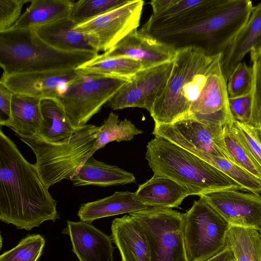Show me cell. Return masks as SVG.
Listing matches in <instances>:
<instances>
[{
  "label": "cell",
  "mask_w": 261,
  "mask_h": 261,
  "mask_svg": "<svg viewBox=\"0 0 261 261\" xmlns=\"http://www.w3.org/2000/svg\"><path fill=\"white\" fill-rule=\"evenodd\" d=\"M222 55V53L217 55L205 84L192 103L187 117L221 125L232 124L235 120L229 107L227 81L221 65Z\"/></svg>",
  "instance_id": "4fadbf2b"
},
{
  "label": "cell",
  "mask_w": 261,
  "mask_h": 261,
  "mask_svg": "<svg viewBox=\"0 0 261 261\" xmlns=\"http://www.w3.org/2000/svg\"><path fill=\"white\" fill-rule=\"evenodd\" d=\"M129 0H80L74 2L68 17L76 25L120 7Z\"/></svg>",
  "instance_id": "1f68e13d"
},
{
  "label": "cell",
  "mask_w": 261,
  "mask_h": 261,
  "mask_svg": "<svg viewBox=\"0 0 261 261\" xmlns=\"http://www.w3.org/2000/svg\"><path fill=\"white\" fill-rule=\"evenodd\" d=\"M41 110L43 120L36 136L53 144L68 142L77 130L72 125L60 101L54 99H42Z\"/></svg>",
  "instance_id": "d4e9b609"
},
{
  "label": "cell",
  "mask_w": 261,
  "mask_h": 261,
  "mask_svg": "<svg viewBox=\"0 0 261 261\" xmlns=\"http://www.w3.org/2000/svg\"><path fill=\"white\" fill-rule=\"evenodd\" d=\"M260 234H261V230H260Z\"/></svg>",
  "instance_id": "ee69618b"
},
{
  "label": "cell",
  "mask_w": 261,
  "mask_h": 261,
  "mask_svg": "<svg viewBox=\"0 0 261 261\" xmlns=\"http://www.w3.org/2000/svg\"><path fill=\"white\" fill-rule=\"evenodd\" d=\"M226 246L234 261H261V234L257 229L230 225Z\"/></svg>",
  "instance_id": "83f0119b"
},
{
  "label": "cell",
  "mask_w": 261,
  "mask_h": 261,
  "mask_svg": "<svg viewBox=\"0 0 261 261\" xmlns=\"http://www.w3.org/2000/svg\"><path fill=\"white\" fill-rule=\"evenodd\" d=\"M111 238L119 250L121 261H151L147 238L141 224L130 215L114 219Z\"/></svg>",
  "instance_id": "ffe728a7"
},
{
  "label": "cell",
  "mask_w": 261,
  "mask_h": 261,
  "mask_svg": "<svg viewBox=\"0 0 261 261\" xmlns=\"http://www.w3.org/2000/svg\"><path fill=\"white\" fill-rule=\"evenodd\" d=\"M227 0H177L158 16L151 15L141 31L150 35L194 24L219 11Z\"/></svg>",
  "instance_id": "e0dca14e"
},
{
  "label": "cell",
  "mask_w": 261,
  "mask_h": 261,
  "mask_svg": "<svg viewBox=\"0 0 261 261\" xmlns=\"http://www.w3.org/2000/svg\"><path fill=\"white\" fill-rule=\"evenodd\" d=\"M253 80L251 91V110L247 123L261 129V51L250 54Z\"/></svg>",
  "instance_id": "e575fe53"
},
{
  "label": "cell",
  "mask_w": 261,
  "mask_h": 261,
  "mask_svg": "<svg viewBox=\"0 0 261 261\" xmlns=\"http://www.w3.org/2000/svg\"><path fill=\"white\" fill-rule=\"evenodd\" d=\"M176 49L173 45L136 29L110 50L98 54L96 58H132L140 62L142 70H145L173 61Z\"/></svg>",
  "instance_id": "2e32d148"
},
{
  "label": "cell",
  "mask_w": 261,
  "mask_h": 261,
  "mask_svg": "<svg viewBox=\"0 0 261 261\" xmlns=\"http://www.w3.org/2000/svg\"><path fill=\"white\" fill-rule=\"evenodd\" d=\"M62 233L69 236L80 261H114L112 238L90 223L68 220Z\"/></svg>",
  "instance_id": "ac0fdd59"
},
{
  "label": "cell",
  "mask_w": 261,
  "mask_h": 261,
  "mask_svg": "<svg viewBox=\"0 0 261 261\" xmlns=\"http://www.w3.org/2000/svg\"><path fill=\"white\" fill-rule=\"evenodd\" d=\"M234 135L261 168V140L257 130L247 123L234 120L231 126Z\"/></svg>",
  "instance_id": "8d00e7d4"
},
{
  "label": "cell",
  "mask_w": 261,
  "mask_h": 261,
  "mask_svg": "<svg viewBox=\"0 0 261 261\" xmlns=\"http://www.w3.org/2000/svg\"><path fill=\"white\" fill-rule=\"evenodd\" d=\"M177 0H153L150 2L153 16H158L171 8Z\"/></svg>",
  "instance_id": "60d3db41"
},
{
  "label": "cell",
  "mask_w": 261,
  "mask_h": 261,
  "mask_svg": "<svg viewBox=\"0 0 261 261\" xmlns=\"http://www.w3.org/2000/svg\"><path fill=\"white\" fill-rule=\"evenodd\" d=\"M232 124L224 126L223 137L226 149L232 162L261 181V168L232 132Z\"/></svg>",
  "instance_id": "d6a6232c"
},
{
  "label": "cell",
  "mask_w": 261,
  "mask_h": 261,
  "mask_svg": "<svg viewBox=\"0 0 261 261\" xmlns=\"http://www.w3.org/2000/svg\"><path fill=\"white\" fill-rule=\"evenodd\" d=\"M253 80L252 70L245 62H240L234 68L227 81L229 98H234L251 93Z\"/></svg>",
  "instance_id": "d590c367"
},
{
  "label": "cell",
  "mask_w": 261,
  "mask_h": 261,
  "mask_svg": "<svg viewBox=\"0 0 261 261\" xmlns=\"http://www.w3.org/2000/svg\"><path fill=\"white\" fill-rule=\"evenodd\" d=\"M142 225L151 261H188L183 237V215L170 208L151 207L129 214Z\"/></svg>",
  "instance_id": "9c48e42d"
},
{
  "label": "cell",
  "mask_w": 261,
  "mask_h": 261,
  "mask_svg": "<svg viewBox=\"0 0 261 261\" xmlns=\"http://www.w3.org/2000/svg\"><path fill=\"white\" fill-rule=\"evenodd\" d=\"M74 1L30 0V5L10 29H35L69 16Z\"/></svg>",
  "instance_id": "484cf974"
},
{
  "label": "cell",
  "mask_w": 261,
  "mask_h": 261,
  "mask_svg": "<svg viewBox=\"0 0 261 261\" xmlns=\"http://www.w3.org/2000/svg\"><path fill=\"white\" fill-rule=\"evenodd\" d=\"M230 225L199 196L183 215V237L188 261H204L226 246Z\"/></svg>",
  "instance_id": "52a82bcc"
},
{
  "label": "cell",
  "mask_w": 261,
  "mask_h": 261,
  "mask_svg": "<svg viewBox=\"0 0 261 261\" xmlns=\"http://www.w3.org/2000/svg\"><path fill=\"white\" fill-rule=\"evenodd\" d=\"M99 126L87 124L77 130L68 142L53 144L36 136L19 137L36 156L34 164L43 183L49 187L64 179L70 180L96 141Z\"/></svg>",
  "instance_id": "5b68a950"
},
{
  "label": "cell",
  "mask_w": 261,
  "mask_h": 261,
  "mask_svg": "<svg viewBox=\"0 0 261 261\" xmlns=\"http://www.w3.org/2000/svg\"><path fill=\"white\" fill-rule=\"evenodd\" d=\"M98 55L60 50L45 42L33 29L0 33V65L6 75L75 69Z\"/></svg>",
  "instance_id": "277c9868"
},
{
  "label": "cell",
  "mask_w": 261,
  "mask_h": 261,
  "mask_svg": "<svg viewBox=\"0 0 261 261\" xmlns=\"http://www.w3.org/2000/svg\"><path fill=\"white\" fill-rule=\"evenodd\" d=\"M45 244L40 234L27 236L12 249L0 256V261H37L41 256Z\"/></svg>",
  "instance_id": "836d02e7"
},
{
  "label": "cell",
  "mask_w": 261,
  "mask_h": 261,
  "mask_svg": "<svg viewBox=\"0 0 261 261\" xmlns=\"http://www.w3.org/2000/svg\"><path fill=\"white\" fill-rule=\"evenodd\" d=\"M218 54L209 55L193 45L176 49L164 90L150 112L154 124H172L189 115Z\"/></svg>",
  "instance_id": "7a4b0ae2"
},
{
  "label": "cell",
  "mask_w": 261,
  "mask_h": 261,
  "mask_svg": "<svg viewBox=\"0 0 261 261\" xmlns=\"http://www.w3.org/2000/svg\"><path fill=\"white\" fill-rule=\"evenodd\" d=\"M261 51V2L254 6L244 27L222 53L221 65L225 79L248 53Z\"/></svg>",
  "instance_id": "d6986e66"
},
{
  "label": "cell",
  "mask_w": 261,
  "mask_h": 261,
  "mask_svg": "<svg viewBox=\"0 0 261 261\" xmlns=\"http://www.w3.org/2000/svg\"><path fill=\"white\" fill-rule=\"evenodd\" d=\"M204 261H234L231 250L226 246L220 252Z\"/></svg>",
  "instance_id": "b9f144b4"
},
{
  "label": "cell",
  "mask_w": 261,
  "mask_h": 261,
  "mask_svg": "<svg viewBox=\"0 0 261 261\" xmlns=\"http://www.w3.org/2000/svg\"><path fill=\"white\" fill-rule=\"evenodd\" d=\"M14 93L0 84V125L7 126L11 119V102Z\"/></svg>",
  "instance_id": "ab89813d"
},
{
  "label": "cell",
  "mask_w": 261,
  "mask_h": 261,
  "mask_svg": "<svg viewBox=\"0 0 261 261\" xmlns=\"http://www.w3.org/2000/svg\"><path fill=\"white\" fill-rule=\"evenodd\" d=\"M188 151L217 168L239 184L243 190L261 194V181L234 162L197 150Z\"/></svg>",
  "instance_id": "4dcf8cb0"
},
{
  "label": "cell",
  "mask_w": 261,
  "mask_h": 261,
  "mask_svg": "<svg viewBox=\"0 0 261 261\" xmlns=\"http://www.w3.org/2000/svg\"><path fill=\"white\" fill-rule=\"evenodd\" d=\"M41 101L37 98L14 94L11 119L7 126L13 129L19 137L36 136L43 120Z\"/></svg>",
  "instance_id": "4316f807"
},
{
  "label": "cell",
  "mask_w": 261,
  "mask_h": 261,
  "mask_svg": "<svg viewBox=\"0 0 261 261\" xmlns=\"http://www.w3.org/2000/svg\"><path fill=\"white\" fill-rule=\"evenodd\" d=\"M224 126L187 117L170 124H154L152 134L187 150H197L232 162L224 140Z\"/></svg>",
  "instance_id": "8fae6325"
},
{
  "label": "cell",
  "mask_w": 261,
  "mask_h": 261,
  "mask_svg": "<svg viewBox=\"0 0 261 261\" xmlns=\"http://www.w3.org/2000/svg\"><path fill=\"white\" fill-rule=\"evenodd\" d=\"M229 107L234 119L241 122L248 123L251 110V97L247 95L229 98Z\"/></svg>",
  "instance_id": "f35d334b"
},
{
  "label": "cell",
  "mask_w": 261,
  "mask_h": 261,
  "mask_svg": "<svg viewBox=\"0 0 261 261\" xmlns=\"http://www.w3.org/2000/svg\"><path fill=\"white\" fill-rule=\"evenodd\" d=\"M189 195L188 190L174 180L154 176L134 192L135 198L147 206L170 208L178 207Z\"/></svg>",
  "instance_id": "44dd1931"
},
{
  "label": "cell",
  "mask_w": 261,
  "mask_h": 261,
  "mask_svg": "<svg viewBox=\"0 0 261 261\" xmlns=\"http://www.w3.org/2000/svg\"><path fill=\"white\" fill-rule=\"evenodd\" d=\"M257 130L258 134V135L259 136V138H260V139L261 140V129H257Z\"/></svg>",
  "instance_id": "7bdbcfd3"
},
{
  "label": "cell",
  "mask_w": 261,
  "mask_h": 261,
  "mask_svg": "<svg viewBox=\"0 0 261 261\" xmlns=\"http://www.w3.org/2000/svg\"><path fill=\"white\" fill-rule=\"evenodd\" d=\"M129 80L83 73L73 81L59 100L73 128L78 130L87 125Z\"/></svg>",
  "instance_id": "ba28073f"
},
{
  "label": "cell",
  "mask_w": 261,
  "mask_h": 261,
  "mask_svg": "<svg viewBox=\"0 0 261 261\" xmlns=\"http://www.w3.org/2000/svg\"><path fill=\"white\" fill-rule=\"evenodd\" d=\"M29 0L0 1V33L10 29L21 16L23 5Z\"/></svg>",
  "instance_id": "74e56055"
},
{
  "label": "cell",
  "mask_w": 261,
  "mask_h": 261,
  "mask_svg": "<svg viewBox=\"0 0 261 261\" xmlns=\"http://www.w3.org/2000/svg\"></svg>",
  "instance_id": "f6af8a7d"
},
{
  "label": "cell",
  "mask_w": 261,
  "mask_h": 261,
  "mask_svg": "<svg viewBox=\"0 0 261 261\" xmlns=\"http://www.w3.org/2000/svg\"><path fill=\"white\" fill-rule=\"evenodd\" d=\"M76 25L67 17L35 30L42 40L60 50L98 53L89 43L86 36L74 30Z\"/></svg>",
  "instance_id": "cb8c5ba5"
},
{
  "label": "cell",
  "mask_w": 261,
  "mask_h": 261,
  "mask_svg": "<svg viewBox=\"0 0 261 261\" xmlns=\"http://www.w3.org/2000/svg\"><path fill=\"white\" fill-rule=\"evenodd\" d=\"M40 179L34 164L0 130V219L30 230L59 219L57 201Z\"/></svg>",
  "instance_id": "6da1fadb"
},
{
  "label": "cell",
  "mask_w": 261,
  "mask_h": 261,
  "mask_svg": "<svg viewBox=\"0 0 261 261\" xmlns=\"http://www.w3.org/2000/svg\"><path fill=\"white\" fill-rule=\"evenodd\" d=\"M144 2L129 0L126 4L86 22L74 30L87 37L97 52L110 50L137 29Z\"/></svg>",
  "instance_id": "30bf717a"
},
{
  "label": "cell",
  "mask_w": 261,
  "mask_h": 261,
  "mask_svg": "<svg viewBox=\"0 0 261 261\" xmlns=\"http://www.w3.org/2000/svg\"><path fill=\"white\" fill-rule=\"evenodd\" d=\"M148 207L137 200L134 193L119 191L102 199L82 204L77 215L81 221L91 223L100 218L129 214Z\"/></svg>",
  "instance_id": "603a6c76"
},
{
  "label": "cell",
  "mask_w": 261,
  "mask_h": 261,
  "mask_svg": "<svg viewBox=\"0 0 261 261\" xmlns=\"http://www.w3.org/2000/svg\"><path fill=\"white\" fill-rule=\"evenodd\" d=\"M76 69L85 74H95L130 80L142 70L139 61L127 57L93 59Z\"/></svg>",
  "instance_id": "f1b7e54d"
},
{
  "label": "cell",
  "mask_w": 261,
  "mask_h": 261,
  "mask_svg": "<svg viewBox=\"0 0 261 261\" xmlns=\"http://www.w3.org/2000/svg\"><path fill=\"white\" fill-rule=\"evenodd\" d=\"M142 133V130L137 128L130 121L125 119L119 121L118 115L111 112L103 124L99 126L96 141L81 166L96 151L109 143L130 141L135 136Z\"/></svg>",
  "instance_id": "f546056e"
},
{
  "label": "cell",
  "mask_w": 261,
  "mask_h": 261,
  "mask_svg": "<svg viewBox=\"0 0 261 261\" xmlns=\"http://www.w3.org/2000/svg\"><path fill=\"white\" fill-rule=\"evenodd\" d=\"M145 158L154 176L170 178L191 195L213 191L243 190L233 180L217 168L178 145L155 136L147 144Z\"/></svg>",
  "instance_id": "3957f363"
},
{
  "label": "cell",
  "mask_w": 261,
  "mask_h": 261,
  "mask_svg": "<svg viewBox=\"0 0 261 261\" xmlns=\"http://www.w3.org/2000/svg\"><path fill=\"white\" fill-rule=\"evenodd\" d=\"M200 196L230 225L251 227L260 231V194L230 189L208 192Z\"/></svg>",
  "instance_id": "9a60e30c"
},
{
  "label": "cell",
  "mask_w": 261,
  "mask_h": 261,
  "mask_svg": "<svg viewBox=\"0 0 261 261\" xmlns=\"http://www.w3.org/2000/svg\"><path fill=\"white\" fill-rule=\"evenodd\" d=\"M74 186L109 187L136 182L134 175L118 166L90 157L70 179Z\"/></svg>",
  "instance_id": "7402d4cb"
},
{
  "label": "cell",
  "mask_w": 261,
  "mask_h": 261,
  "mask_svg": "<svg viewBox=\"0 0 261 261\" xmlns=\"http://www.w3.org/2000/svg\"><path fill=\"white\" fill-rule=\"evenodd\" d=\"M83 73L77 69L2 74L0 84L14 94L60 100L69 85Z\"/></svg>",
  "instance_id": "5bb4252c"
},
{
  "label": "cell",
  "mask_w": 261,
  "mask_h": 261,
  "mask_svg": "<svg viewBox=\"0 0 261 261\" xmlns=\"http://www.w3.org/2000/svg\"><path fill=\"white\" fill-rule=\"evenodd\" d=\"M254 6L249 0H227L216 13L188 27L151 34L161 40L169 37L194 35L205 43L209 55L222 53L247 23Z\"/></svg>",
  "instance_id": "8992f818"
},
{
  "label": "cell",
  "mask_w": 261,
  "mask_h": 261,
  "mask_svg": "<svg viewBox=\"0 0 261 261\" xmlns=\"http://www.w3.org/2000/svg\"><path fill=\"white\" fill-rule=\"evenodd\" d=\"M173 61L138 72L107 103L113 110L137 107L149 112L163 93Z\"/></svg>",
  "instance_id": "7c38bea8"
}]
</instances>
